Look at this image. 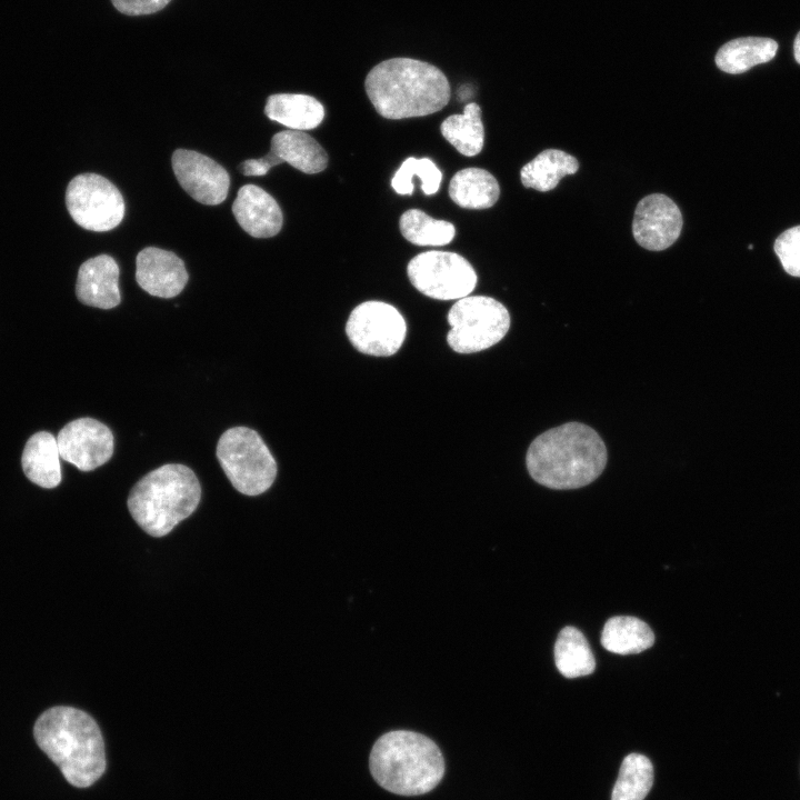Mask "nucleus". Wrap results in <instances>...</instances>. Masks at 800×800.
Returning a JSON list of instances; mask_svg holds the SVG:
<instances>
[{
    "label": "nucleus",
    "instance_id": "f257e3e1",
    "mask_svg": "<svg viewBox=\"0 0 800 800\" xmlns=\"http://www.w3.org/2000/svg\"><path fill=\"white\" fill-rule=\"evenodd\" d=\"M531 478L550 489L568 490L594 481L607 464V448L589 426L568 422L538 436L526 457Z\"/></svg>",
    "mask_w": 800,
    "mask_h": 800
},
{
    "label": "nucleus",
    "instance_id": "f03ea898",
    "mask_svg": "<svg viewBox=\"0 0 800 800\" xmlns=\"http://www.w3.org/2000/svg\"><path fill=\"white\" fill-rule=\"evenodd\" d=\"M364 88L376 111L387 119L423 117L440 111L450 100L444 73L411 58H391L374 66Z\"/></svg>",
    "mask_w": 800,
    "mask_h": 800
},
{
    "label": "nucleus",
    "instance_id": "7ed1b4c3",
    "mask_svg": "<svg viewBox=\"0 0 800 800\" xmlns=\"http://www.w3.org/2000/svg\"><path fill=\"white\" fill-rule=\"evenodd\" d=\"M33 733L40 749L70 784L87 788L103 774V738L97 722L84 711L66 706L50 708L36 721Z\"/></svg>",
    "mask_w": 800,
    "mask_h": 800
},
{
    "label": "nucleus",
    "instance_id": "20e7f679",
    "mask_svg": "<svg viewBox=\"0 0 800 800\" xmlns=\"http://www.w3.org/2000/svg\"><path fill=\"white\" fill-rule=\"evenodd\" d=\"M369 767L382 788L400 796L427 793L444 774L439 747L430 738L408 730L381 736L371 749Z\"/></svg>",
    "mask_w": 800,
    "mask_h": 800
},
{
    "label": "nucleus",
    "instance_id": "39448f33",
    "mask_svg": "<svg viewBox=\"0 0 800 800\" xmlns=\"http://www.w3.org/2000/svg\"><path fill=\"white\" fill-rule=\"evenodd\" d=\"M201 486L194 472L180 463L163 464L131 489L128 509L139 527L152 537L168 534L197 509Z\"/></svg>",
    "mask_w": 800,
    "mask_h": 800
},
{
    "label": "nucleus",
    "instance_id": "423d86ee",
    "mask_svg": "<svg viewBox=\"0 0 800 800\" xmlns=\"http://www.w3.org/2000/svg\"><path fill=\"white\" fill-rule=\"evenodd\" d=\"M216 453L231 484L242 494H261L276 479L277 462L253 429L233 427L226 430L217 443Z\"/></svg>",
    "mask_w": 800,
    "mask_h": 800
},
{
    "label": "nucleus",
    "instance_id": "0eeeda50",
    "mask_svg": "<svg viewBox=\"0 0 800 800\" xmlns=\"http://www.w3.org/2000/svg\"><path fill=\"white\" fill-rule=\"evenodd\" d=\"M449 347L458 353H474L498 343L507 334L510 316L498 300L487 296L459 299L448 312Z\"/></svg>",
    "mask_w": 800,
    "mask_h": 800
},
{
    "label": "nucleus",
    "instance_id": "6e6552de",
    "mask_svg": "<svg viewBox=\"0 0 800 800\" xmlns=\"http://www.w3.org/2000/svg\"><path fill=\"white\" fill-rule=\"evenodd\" d=\"M66 206L77 224L97 232L119 226L126 211L118 188L97 173H82L69 182Z\"/></svg>",
    "mask_w": 800,
    "mask_h": 800
},
{
    "label": "nucleus",
    "instance_id": "1a4fd4ad",
    "mask_svg": "<svg viewBox=\"0 0 800 800\" xmlns=\"http://www.w3.org/2000/svg\"><path fill=\"white\" fill-rule=\"evenodd\" d=\"M407 272L412 286L437 300H459L477 284V273L462 256L448 251H427L410 260Z\"/></svg>",
    "mask_w": 800,
    "mask_h": 800
},
{
    "label": "nucleus",
    "instance_id": "9d476101",
    "mask_svg": "<svg viewBox=\"0 0 800 800\" xmlns=\"http://www.w3.org/2000/svg\"><path fill=\"white\" fill-rule=\"evenodd\" d=\"M346 333L361 353L374 357L394 354L407 334V323L400 311L382 301H366L350 313Z\"/></svg>",
    "mask_w": 800,
    "mask_h": 800
},
{
    "label": "nucleus",
    "instance_id": "9b49d317",
    "mask_svg": "<svg viewBox=\"0 0 800 800\" xmlns=\"http://www.w3.org/2000/svg\"><path fill=\"white\" fill-rule=\"evenodd\" d=\"M60 458L81 471L104 464L113 454L111 430L93 418H79L67 423L57 437Z\"/></svg>",
    "mask_w": 800,
    "mask_h": 800
},
{
    "label": "nucleus",
    "instance_id": "f8f14e48",
    "mask_svg": "<svg viewBox=\"0 0 800 800\" xmlns=\"http://www.w3.org/2000/svg\"><path fill=\"white\" fill-rule=\"evenodd\" d=\"M171 164L178 182L196 201L217 206L226 200L230 176L211 158L193 150L177 149Z\"/></svg>",
    "mask_w": 800,
    "mask_h": 800
},
{
    "label": "nucleus",
    "instance_id": "ddd939ff",
    "mask_svg": "<svg viewBox=\"0 0 800 800\" xmlns=\"http://www.w3.org/2000/svg\"><path fill=\"white\" fill-rule=\"evenodd\" d=\"M682 224L681 211L673 200L662 193H652L637 204L632 233L642 248L661 251L676 242Z\"/></svg>",
    "mask_w": 800,
    "mask_h": 800
},
{
    "label": "nucleus",
    "instance_id": "4468645a",
    "mask_svg": "<svg viewBox=\"0 0 800 800\" xmlns=\"http://www.w3.org/2000/svg\"><path fill=\"white\" fill-rule=\"evenodd\" d=\"M188 279L184 262L171 251L148 247L136 258V281L151 296L173 298L183 290Z\"/></svg>",
    "mask_w": 800,
    "mask_h": 800
},
{
    "label": "nucleus",
    "instance_id": "2eb2a0df",
    "mask_svg": "<svg viewBox=\"0 0 800 800\" xmlns=\"http://www.w3.org/2000/svg\"><path fill=\"white\" fill-rule=\"evenodd\" d=\"M232 213L239 226L253 238L273 237L279 233L283 223L278 202L254 184H244L239 189Z\"/></svg>",
    "mask_w": 800,
    "mask_h": 800
},
{
    "label": "nucleus",
    "instance_id": "dca6fc26",
    "mask_svg": "<svg viewBox=\"0 0 800 800\" xmlns=\"http://www.w3.org/2000/svg\"><path fill=\"white\" fill-rule=\"evenodd\" d=\"M119 267L108 254H100L84 261L78 271L76 294L89 307L112 309L120 301Z\"/></svg>",
    "mask_w": 800,
    "mask_h": 800
},
{
    "label": "nucleus",
    "instance_id": "f3484780",
    "mask_svg": "<svg viewBox=\"0 0 800 800\" xmlns=\"http://www.w3.org/2000/svg\"><path fill=\"white\" fill-rule=\"evenodd\" d=\"M272 167L288 162L308 174L323 171L328 164V154L321 144L310 134L300 130H284L271 139L270 151L264 156Z\"/></svg>",
    "mask_w": 800,
    "mask_h": 800
},
{
    "label": "nucleus",
    "instance_id": "a211bd4d",
    "mask_svg": "<svg viewBox=\"0 0 800 800\" xmlns=\"http://www.w3.org/2000/svg\"><path fill=\"white\" fill-rule=\"evenodd\" d=\"M21 464L27 478L39 487L51 489L61 481L60 452L57 438L46 431L27 441Z\"/></svg>",
    "mask_w": 800,
    "mask_h": 800
},
{
    "label": "nucleus",
    "instance_id": "6ab92c4d",
    "mask_svg": "<svg viewBox=\"0 0 800 800\" xmlns=\"http://www.w3.org/2000/svg\"><path fill=\"white\" fill-rule=\"evenodd\" d=\"M266 116L291 130L317 128L324 118L323 106L313 97L301 93H276L268 98Z\"/></svg>",
    "mask_w": 800,
    "mask_h": 800
},
{
    "label": "nucleus",
    "instance_id": "aec40b11",
    "mask_svg": "<svg viewBox=\"0 0 800 800\" xmlns=\"http://www.w3.org/2000/svg\"><path fill=\"white\" fill-rule=\"evenodd\" d=\"M499 194L497 179L489 171L480 168L458 171L449 184L451 200L466 209L490 208L498 201Z\"/></svg>",
    "mask_w": 800,
    "mask_h": 800
},
{
    "label": "nucleus",
    "instance_id": "412c9836",
    "mask_svg": "<svg viewBox=\"0 0 800 800\" xmlns=\"http://www.w3.org/2000/svg\"><path fill=\"white\" fill-rule=\"evenodd\" d=\"M579 162L573 156L558 149L541 151L520 171V179L526 188L547 192L557 187L564 176L573 174Z\"/></svg>",
    "mask_w": 800,
    "mask_h": 800
},
{
    "label": "nucleus",
    "instance_id": "4be33fe9",
    "mask_svg": "<svg viewBox=\"0 0 800 800\" xmlns=\"http://www.w3.org/2000/svg\"><path fill=\"white\" fill-rule=\"evenodd\" d=\"M778 43L770 38L746 37L724 43L716 54L717 67L731 74L742 73L750 68L774 58Z\"/></svg>",
    "mask_w": 800,
    "mask_h": 800
},
{
    "label": "nucleus",
    "instance_id": "5701e85b",
    "mask_svg": "<svg viewBox=\"0 0 800 800\" xmlns=\"http://www.w3.org/2000/svg\"><path fill=\"white\" fill-rule=\"evenodd\" d=\"M654 642L650 627L636 617L617 616L609 619L601 633V644L617 654L640 653Z\"/></svg>",
    "mask_w": 800,
    "mask_h": 800
},
{
    "label": "nucleus",
    "instance_id": "b1692460",
    "mask_svg": "<svg viewBox=\"0 0 800 800\" xmlns=\"http://www.w3.org/2000/svg\"><path fill=\"white\" fill-rule=\"evenodd\" d=\"M554 662L566 678H578L596 669L594 656L582 632L573 627L563 628L554 643Z\"/></svg>",
    "mask_w": 800,
    "mask_h": 800
},
{
    "label": "nucleus",
    "instance_id": "393cba45",
    "mask_svg": "<svg viewBox=\"0 0 800 800\" xmlns=\"http://www.w3.org/2000/svg\"><path fill=\"white\" fill-rule=\"evenodd\" d=\"M441 134L457 151L466 157L478 154L483 148L484 129L481 121V109L468 103L463 113L449 116L441 123Z\"/></svg>",
    "mask_w": 800,
    "mask_h": 800
},
{
    "label": "nucleus",
    "instance_id": "a878e982",
    "mask_svg": "<svg viewBox=\"0 0 800 800\" xmlns=\"http://www.w3.org/2000/svg\"><path fill=\"white\" fill-rule=\"evenodd\" d=\"M402 236L417 246L440 247L454 238L456 229L451 222L437 220L419 209H410L399 220Z\"/></svg>",
    "mask_w": 800,
    "mask_h": 800
},
{
    "label": "nucleus",
    "instance_id": "bb28decb",
    "mask_svg": "<svg viewBox=\"0 0 800 800\" xmlns=\"http://www.w3.org/2000/svg\"><path fill=\"white\" fill-rule=\"evenodd\" d=\"M653 783V767L643 754H628L619 770L611 800H643Z\"/></svg>",
    "mask_w": 800,
    "mask_h": 800
},
{
    "label": "nucleus",
    "instance_id": "cd10ccee",
    "mask_svg": "<svg viewBox=\"0 0 800 800\" xmlns=\"http://www.w3.org/2000/svg\"><path fill=\"white\" fill-rule=\"evenodd\" d=\"M421 180V189L424 194H434L442 180V172L428 158H407L396 171L391 186L398 194H411L413 192V177Z\"/></svg>",
    "mask_w": 800,
    "mask_h": 800
},
{
    "label": "nucleus",
    "instance_id": "c85d7f7f",
    "mask_svg": "<svg viewBox=\"0 0 800 800\" xmlns=\"http://www.w3.org/2000/svg\"><path fill=\"white\" fill-rule=\"evenodd\" d=\"M774 252L787 273L800 277V226L786 230L777 238Z\"/></svg>",
    "mask_w": 800,
    "mask_h": 800
},
{
    "label": "nucleus",
    "instance_id": "c756f323",
    "mask_svg": "<svg viewBox=\"0 0 800 800\" xmlns=\"http://www.w3.org/2000/svg\"><path fill=\"white\" fill-rule=\"evenodd\" d=\"M171 0H111L114 8L127 16H144L163 9Z\"/></svg>",
    "mask_w": 800,
    "mask_h": 800
},
{
    "label": "nucleus",
    "instance_id": "7c9ffc66",
    "mask_svg": "<svg viewBox=\"0 0 800 800\" xmlns=\"http://www.w3.org/2000/svg\"><path fill=\"white\" fill-rule=\"evenodd\" d=\"M271 166L264 157L260 159H248L239 166V170L243 176H264L269 172Z\"/></svg>",
    "mask_w": 800,
    "mask_h": 800
},
{
    "label": "nucleus",
    "instance_id": "2f4dec72",
    "mask_svg": "<svg viewBox=\"0 0 800 800\" xmlns=\"http://www.w3.org/2000/svg\"><path fill=\"white\" fill-rule=\"evenodd\" d=\"M793 53L796 61L800 64V31L793 42Z\"/></svg>",
    "mask_w": 800,
    "mask_h": 800
}]
</instances>
